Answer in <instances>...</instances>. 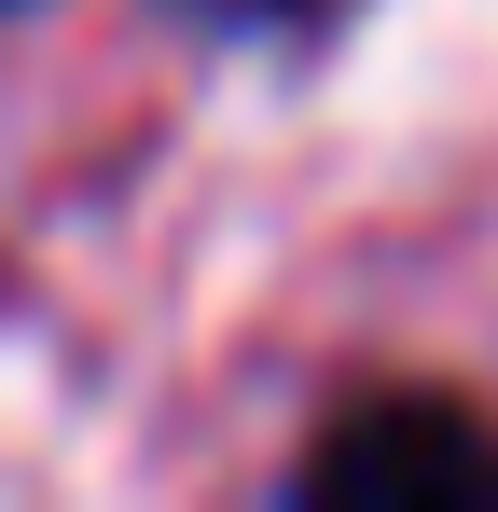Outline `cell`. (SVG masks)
<instances>
[{"label": "cell", "instance_id": "obj_2", "mask_svg": "<svg viewBox=\"0 0 498 512\" xmlns=\"http://www.w3.org/2000/svg\"><path fill=\"white\" fill-rule=\"evenodd\" d=\"M194 14H222V28H305L319 0H194Z\"/></svg>", "mask_w": 498, "mask_h": 512}, {"label": "cell", "instance_id": "obj_1", "mask_svg": "<svg viewBox=\"0 0 498 512\" xmlns=\"http://www.w3.org/2000/svg\"><path fill=\"white\" fill-rule=\"evenodd\" d=\"M291 485H305V512H457V499L498 485V457L457 402H374L332 443H305Z\"/></svg>", "mask_w": 498, "mask_h": 512}]
</instances>
